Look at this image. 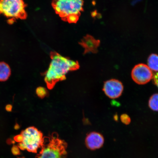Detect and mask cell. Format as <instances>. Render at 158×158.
Returning <instances> with one entry per match:
<instances>
[{"instance_id":"cell-1","label":"cell","mask_w":158,"mask_h":158,"mask_svg":"<svg viewBox=\"0 0 158 158\" xmlns=\"http://www.w3.org/2000/svg\"><path fill=\"white\" fill-rule=\"evenodd\" d=\"M51 62L49 68L44 73V81L48 89H51L57 82L66 79L70 71L77 70L79 63L55 52H51Z\"/></svg>"},{"instance_id":"cell-2","label":"cell","mask_w":158,"mask_h":158,"mask_svg":"<svg viewBox=\"0 0 158 158\" xmlns=\"http://www.w3.org/2000/svg\"><path fill=\"white\" fill-rule=\"evenodd\" d=\"M55 13L64 21L76 23L83 10V0H52Z\"/></svg>"},{"instance_id":"cell-3","label":"cell","mask_w":158,"mask_h":158,"mask_svg":"<svg viewBox=\"0 0 158 158\" xmlns=\"http://www.w3.org/2000/svg\"><path fill=\"white\" fill-rule=\"evenodd\" d=\"M67 147L66 142L53 133L49 137L48 143L41 148L38 158H65Z\"/></svg>"},{"instance_id":"cell-4","label":"cell","mask_w":158,"mask_h":158,"mask_svg":"<svg viewBox=\"0 0 158 158\" xmlns=\"http://www.w3.org/2000/svg\"><path fill=\"white\" fill-rule=\"evenodd\" d=\"M26 5L23 0H0V15L11 19L27 18Z\"/></svg>"},{"instance_id":"cell-5","label":"cell","mask_w":158,"mask_h":158,"mask_svg":"<svg viewBox=\"0 0 158 158\" xmlns=\"http://www.w3.org/2000/svg\"><path fill=\"white\" fill-rule=\"evenodd\" d=\"M23 137L22 143L25 150L30 152L36 153L40 148H42L44 143L43 134L34 127H30L22 131Z\"/></svg>"},{"instance_id":"cell-6","label":"cell","mask_w":158,"mask_h":158,"mask_svg":"<svg viewBox=\"0 0 158 158\" xmlns=\"http://www.w3.org/2000/svg\"><path fill=\"white\" fill-rule=\"evenodd\" d=\"M134 81L139 85L148 83L153 77V73L147 65L141 64L136 65L131 72Z\"/></svg>"},{"instance_id":"cell-7","label":"cell","mask_w":158,"mask_h":158,"mask_svg":"<svg viewBox=\"0 0 158 158\" xmlns=\"http://www.w3.org/2000/svg\"><path fill=\"white\" fill-rule=\"evenodd\" d=\"M103 90L108 97L116 98L121 96L123 90V86L120 81L111 79L104 82Z\"/></svg>"},{"instance_id":"cell-8","label":"cell","mask_w":158,"mask_h":158,"mask_svg":"<svg viewBox=\"0 0 158 158\" xmlns=\"http://www.w3.org/2000/svg\"><path fill=\"white\" fill-rule=\"evenodd\" d=\"M85 142L88 149L95 150L100 149L103 146L104 139L102 134L92 132L87 135Z\"/></svg>"},{"instance_id":"cell-9","label":"cell","mask_w":158,"mask_h":158,"mask_svg":"<svg viewBox=\"0 0 158 158\" xmlns=\"http://www.w3.org/2000/svg\"><path fill=\"white\" fill-rule=\"evenodd\" d=\"M100 43L99 40H97L91 35H87L82 40L80 44L84 48L85 52L96 53Z\"/></svg>"},{"instance_id":"cell-10","label":"cell","mask_w":158,"mask_h":158,"mask_svg":"<svg viewBox=\"0 0 158 158\" xmlns=\"http://www.w3.org/2000/svg\"><path fill=\"white\" fill-rule=\"evenodd\" d=\"M11 74L9 65L4 62H0V81H5L8 80Z\"/></svg>"},{"instance_id":"cell-11","label":"cell","mask_w":158,"mask_h":158,"mask_svg":"<svg viewBox=\"0 0 158 158\" xmlns=\"http://www.w3.org/2000/svg\"><path fill=\"white\" fill-rule=\"evenodd\" d=\"M148 67L155 72H158V55L152 54L150 55L148 60Z\"/></svg>"},{"instance_id":"cell-12","label":"cell","mask_w":158,"mask_h":158,"mask_svg":"<svg viewBox=\"0 0 158 158\" xmlns=\"http://www.w3.org/2000/svg\"><path fill=\"white\" fill-rule=\"evenodd\" d=\"M149 106L154 111H158V94L153 95L150 98L149 101Z\"/></svg>"},{"instance_id":"cell-13","label":"cell","mask_w":158,"mask_h":158,"mask_svg":"<svg viewBox=\"0 0 158 158\" xmlns=\"http://www.w3.org/2000/svg\"><path fill=\"white\" fill-rule=\"evenodd\" d=\"M36 93L39 97L43 98L47 96L48 92L46 89L42 87H39L36 89Z\"/></svg>"},{"instance_id":"cell-14","label":"cell","mask_w":158,"mask_h":158,"mask_svg":"<svg viewBox=\"0 0 158 158\" xmlns=\"http://www.w3.org/2000/svg\"><path fill=\"white\" fill-rule=\"evenodd\" d=\"M120 119L122 123L126 125H128L131 122V118L129 116L126 114H122L120 116Z\"/></svg>"},{"instance_id":"cell-15","label":"cell","mask_w":158,"mask_h":158,"mask_svg":"<svg viewBox=\"0 0 158 158\" xmlns=\"http://www.w3.org/2000/svg\"><path fill=\"white\" fill-rule=\"evenodd\" d=\"M12 153L13 155L17 156L20 155V151L19 148L18 146L16 145H13L11 148Z\"/></svg>"},{"instance_id":"cell-16","label":"cell","mask_w":158,"mask_h":158,"mask_svg":"<svg viewBox=\"0 0 158 158\" xmlns=\"http://www.w3.org/2000/svg\"><path fill=\"white\" fill-rule=\"evenodd\" d=\"M14 141L15 142H17V143H21L22 142L23 140V137L21 134H19L15 136L14 137Z\"/></svg>"},{"instance_id":"cell-17","label":"cell","mask_w":158,"mask_h":158,"mask_svg":"<svg viewBox=\"0 0 158 158\" xmlns=\"http://www.w3.org/2000/svg\"><path fill=\"white\" fill-rule=\"evenodd\" d=\"M153 78L154 84L158 88V72L154 75Z\"/></svg>"},{"instance_id":"cell-18","label":"cell","mask_w":158,"mask_h":158,"mask_svg":"<svg viewBox=\"0 0 158 158\" xmlns=\"http://www.w3.org/2000/svg\"><path fill=\"white\" fill-rule=\"evenodd\" d=\"M7 143L9 145H10L11 144H14L15 143V141L14 140L13 141V140L11 139H9L7 140Z\"/></svg>"},{"instance_id":"cell-19","label":"cell","mask_w":158,"mask_h":158,"mask_svg":"<svg viewBox=\"0 0 158 158\" xmlns=\"http://www.w3.org/2000/svg\"></svg>"}]
</instances>
